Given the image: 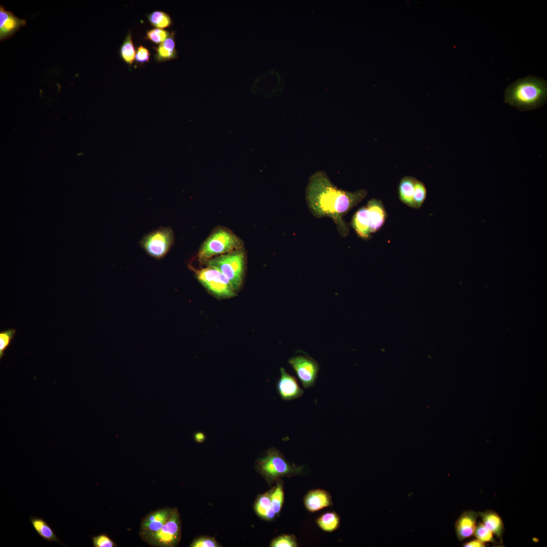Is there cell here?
Masks as SVG:
<instances>
[{
    "mask_svg": "<svg viewBox=\"0 0 547 547\" xmlns=\"http://www.w3.org/2000/svg\"><path fill=\"white\" fill-rule=\"evenodd\" d=\"M367 195V191L364 189L351 192L338 188L322 171L312 174L305 190L306 201L312 215L318 218L331 219L343 237L349 231V225L343 217Z\"/></svg>",
    "mask_w": 547,
    "mask_h": 547,
    "instance_id": "obj_1",
    "label": "cell"
},
{
    "mask_svg": "<svg viewBox=\"0 0 547 547\" xmlns=\"http://www.w3.org/2000/svg\"><path fill=\"white\" fill-rule=\"evenodd\" d=\"M546 98V80L533 75L516 80L509 85L504 92V102L520 110L540 107Z\"/></svg>",
    "mask_w": 547,
    "mask_h": 547,
    "instance_id": "obj_2",
    "label": "cell"
},
{
    "mask_svg": "<svg viewBox=\"0 0 547 547\" xmlns=\"http://www.w3.org/2000/svg\"><path fill=\"white\" fill-rule=\"evenodd\" d=\"M387 218V213L380 200L373 198L366 206L359 209L353 215L350 225L362 239H369L378 231Z\"/></svg>",
    "mask_w": 547,
    "mask_h": 547,
    "instance_id": "obj_3",
    "label": "cell"
},
{
    "mask_svg": "<svg viewBox=\"0 0 547 547\" xmlns=\"http://www.w3.org/2000/svg\"><path fill=\"white\" fill-rule=\"evenodd\" d=\"M242 240L231 230L219 227L214 230L200 246L199 260L206 263L217 256L243 248Z\"/></svg>",
    "mask_w": 547,
    "mask_h": 547,
    "instance_id": "obj_4",
    "label": "cell"
},
{
    "mask_svg": "<svg viewBox=\"0 0 547 547\" xmlns=\"http://www.w3.org/2000/svg\"><path fill=\"white\" fill-rule=\"evenodd\" d=\"M245 259V253L242 248L212 258L206 263L220 271L236 291L243 282Z\"/></svg>",
    "mask_w": 547,
    "mask_h": 547,
    "instance_id": "obj_5",
    "label": "cell"
},
{
    "mask_svg": "<svg viewBox=\"0 0 547 547\" xmlns=\"http://www.w3.org/2000/svg\"><path fill=\"white\" fill-rule=\"evenodd\" d=\"M257 466L259 473L269 482L299 474L302 470L301 467L290 464L275 448L268 449L266 454L258 460Z\"/></svg>",
    "mask_w": 547,
    "mask_h": 547,
    "instance_id": "obj_6",
    "label": "cell"
},
{
    "mask_svg": "<svg viewBox=\"0 0 547 547\" xmlns=\"http://www.w3.org/2000/svg\"><path fill=\"white\" fill-rule=\"evenodd\" d=\"M174 243V234L170 227H160L145 234L139 242L141 248L149 256L164 258Z\"/></svg>",
    "mask_w": 547,
    "mask_h": 547,
    "instance_id": "obj_7",
    "label": "cell"
},
{
    "mask_svg": "<svg viewBox=\"0 0 547 547\" xmlns=\"http://www.w3.org/2000/svg\"><path fill=\"white\" fill-rule=\"evenodd\" d=\"M181 521L178 509L174 508L172 515L163 526L155 533L141 539L148 544L156 547L177 546L180 540Z\"/></svg>",
    "mask_w": 547,
    "mask_h": 547,
    "instance_id": "obj_8",
    "label": "cell"
},
{
    "mask_svg": "<svg viewBox=\"0 0 547 547\" xmlns=\"http://www.w3.org/2000/svg\"><path fill=\"white\" fill-rule=\"evenodd\" d=\"M196 275L201 284L215 296L224 298L236 295L228 280L215 267L207 265L198 270Z\"/></svg>",
    "mask_w": 547,
    "mask_h": 547,
    "instance_id": "obj_9",
    "label": "cell"
},
{
    "mask_svg": "<svg viewBox=\"0 0 547 547\" xmlns=\"http://www.w3.org/2000/svg\"><path fill=\"white\" fill-rule=\"evenodd\" d=\"M288 363L303 387L307 388L315 385L319 371V365L316 360L310 357L300 355L289 359Z\"/></svg>",
    "mask_w": 547,
    "mask_h": 547,
    "instance_id": "obj_10",
    "label": "cell"
},
{
    "mask_svg": "<svg viewBox=\"0 0 547 547\" xmlns=\"http://www.w3.org/2000/svg\"><path fill=\"white\" fill-rule=\"evenodd\" d=\"M174 508L159 509L149 512L142 519L139 532L141 538L160 529L171 517Z\"/></svg>",
    "mask_w": 547,
    "mask_h": 547,
    "instance_id": "obj_11",
    "label": "cell"
},
{
    "mask_svg": "<svg viewBox=\"0 0 547 547\" xmlns=\"http://www.w3.org/2000/svg\"><path fill=\"white\" fill-rule=\"evenodd\" d=\"M280 373L277 388L281 398L285 401H290L300 397L304 391L299 386L295 377L287 373L283 367L280 368Z\"/></svg>",
    "mask_w": 547,
    "mask_h": 547,
    "instance_id": "obj_12",
    "label": "cell"
},
{
    "mask_svg": "<svg viewBox=\"0 0 547 547\" xmlns=\"http://www.w3.org/2000/svg\"><path fill=\"white\" fill-rule=\"evenodd\" d=\"M25 19L17 17L0 5V41L11 37L22 26H25Z\"/></svg>",
    "mask_w": 547,
    "mask_h": 547,
    "instance_id": "obj_13",
    "label": "cell"
},
{
    "mask_svg": "<svg viewBox=\"0 0 547 547\" xmlns=\"http://www.w3.org/2000/svg\"><path fill=\"white\" fill-rule=\"evenodd\" d=\"M478 512L472 510L464 511L456 520L455 530L458 540L462 541L471 537L474 533Z\"/></svg>",
    "mask_w": 547,
    "mask_h": 547,
    "instance_id": "obj_14",
    "label": "cell"
},
{
    "mask_svg": "<svg viewBox=\"0 0 547 547\" xmlns=\"http://www.w3.org/2000/svg\"><path fill=\"white\" fill-rule=\"evenodd\" d=\"M304 503L306 509L310 512L332 505V498L329 493L322 489L309 491L304 497Z\"/></svg>",
    "mask_w": 547,
    "mask_h": 547,
    "instance_id": "obj_15",
    "label": "cell"
},
{
    "mask_svg": "<svg viewBox=\"0 0 547 547\" xmlns=\"http://www.w3.org/2000/svg\"><path fill=\"white\" fill-rule=\"evenodd\" d=\"M478 513L482 523L498 538L499 542L504 546L502 536L505 529L500 516L497 512L492 510H487L484 512H478Z\"/></svg>",
    "mask_w": 547,
    "mask_h": 547,
    "instance_id": "obj_16",
    "label": "cell"
},
{
    "mask_svg": "<svg viewBox=\"0 0 547 547\" xmlns=\"http://www.w3.org/2000/svg\"><path fill=\"white\" fill-rule=\"evenodd\" d=\"M177 57L175 48V42L174 33L170 36L156 49V53L154 58L158 62H163L175 59Z\"/></svg>",
    "mask_w": 547,
    "mask_h": 547,
    "instance_id": "obj_17",
    "label": "cell"
},
{
    "mask_svg": "<svg viewBox=\"0 0 547 547\" xmlns=\"http://www.w3.org/2000/svg\"><path fill=\"white\" fill-rule=\"evenodd\" d=\"M417 179L412 176L402 178L398 186V194L400 201L407 206L413 208V197Z\"/></svg>",
    "mask_w": 547,
    "mask_h": 547,
    "instance_id": "obj_18",
    "label": "cell"
},
{
    "mask_svg": "<svg viewBox=\"0 0 547 547\" xmlns=\"http://www.w3.org/2000/svg\"><path fill=\"white\" fill-rule=\"evenodd\" d=\"M29 520L35 532L43 539L63 545L50 526L42 518L31 516Z\"/></svg>",
    "mask_w": 547,
    "mask_h": 547,
    "instance_id": "obj_19",
    "label": "cell"
},
{
    "mask_svg": "<svg viewBox=\"0 0 547 547\" xmlns=\"http://www.w3.org/2000/svg\"><path fill=\"white\" fill-rule=\"evenodd\" d=\"M254 510L263 520L271 521L275 519L276 514L272 506L269 492L258 496L254 504Z\"/></svg>",
    "mask_w": 547,
    "mask_h": 547,
    "instance_id": "obj_20",
    "label": "cell"
},
{
    "mask_svg": "<svg viewBox=\"0 0 547 547\" xmlns=\"http://www.w3.org/2000/svg\"><path fill=\"white\" fill-rule=\"evenodd\" d=\"M136 51L133 43L132 34L129 31L120 48V58L129 66H131L135 61Z\"/></svg>",
    "mask_w": 547,
    "mask_h": 547,
    "instance_id": "obj_21",
    "label": "cell"
},
{
    "mask_svg": "<svg viewBox=\"0 0 547 547\" xmlns=\"http://www.w3.org/2000/svg\"><path fill=\"white\" fill-rule=\"evenodd\" d=\"M317 523L323 530L331 532L339 527L340 517L335 512H327L318 518Z\"/></svg>",
    "mask_w": 547,
    "mask_h": 547,
    "instance_id": "obj_22",
    "label": "cell"
},
{
    "mask_svg": "<svg viewBox=\"0 0 547 547\" xmlns=\"http://www.w3.org/2000/svg\"><path fill=\"white\" fill-rule=\"evenodd\" d=\"M146 16L150 24L157 28L164 29L172 24L170 15L162 11H154L147 14Z\"/></svg>",
    "mask_w": 547,
    "mask_h": 547,
    "instance_id": "obj_23",
    "label": "cell"
},
{
    "mask_svg": "<svg viewBox=\"0 0 547 547\" xmlns=\"http://www.w3.org/2000/svg\"><path fill=\"white\" fill-rule=\"evenodd\" d=\"M269 493L272 508L276 514L278 515L281 510L284 499L282 483L278 482Z\"/></svg>",
    "mask_w": 547,
    "mask_h": 547,
    "instance_id": "obj_24",
    "label": "cell"
},
{
    "mask_svg": "<svg viewBox=\"0 0 547 547\" xmlns=\"http://www.w3.org/2000/svg\"><path fill=\"white\" fill-rule=\"evenodd\" d=\"M474 534L477 538L484 543L491 542L495 546H502L495 539L493 534L482 523L479 522L476 525Z\"/></svg>",
    "mask_w": 547,
    "mask_h": 547,
    "instance_id": "obj_25",
    "label": "cell"
},
{
    "mask_svg": "<svg viewBox=\"0 0 547 547\" xmlns=\"http://www.w3.org/2000/svg\"><path fill=\"white\" fill-rule=\"evenodd\" d=\"M426 192L424 184L417 179L413 197L414 208L419 209L422 206L426 199Z\"/></svg>",
    "mask_w": 547,
    "mask_h": 547,
    "instance_id": "obj_26",
    "label": "cell"
},
{
    "mask_svg": "<svg viewBox=\"0 0 547 547\" xmlns=\"http://www.w3.org/2000/svg\"><path fill=\"white\" fill-rule=\"evenodd\" d=\"M171 34L164 29L152 28L146 31L145 38L155 44H161Z\"/></svg>",
    "mask_w": 547,
    "mask_h": 547,
    "instance_id": "obj_27",
    "label": "cell"
},
{
    "mask_svg": "<svg viewBox=\"0 0 547 547\" xmlns=\"http://www.w3.org/2000/svg\"><path fill=\"white\" fill-rule=\"evenodd\" d=\"M270 546L271 547H296L297 546V542L294 535L283 534L273 539Z\"/></svg>",
    "mask_w": 547,
    "mask_h": 547,
    "instance_id": "obj_28",
    "label": "cell"
},
{
    "mask_svg": "<svg viewBox=\"0 0 547 547\" xmlns=\"http://www.w3.org/2000/svg\"><path fill=\"white\" fill-rule=\"evenodd\" d=\"M16 333L15 329H9L0 332V359L4 356L5 351L10 345Z\"/></svg>",
    "mask_w": 547,
    "mask_h": 547,
    "instance_id": "obj_29",
    "label": "cell"
},
{
    "mask_svg": "<svg viewBox=\"0 0 547 547\" xmlns=\"http://www.w3.org/2000/svg\"><path fill=\"white\" fill-rule=\"evenodd\" d=\"M94 547H115L116 544L106 534L103 533L91 537Z\"/></svg>",
    "mask_w": 547,
    "mask_h": 547,
    "instance_id": "obj_30",
    "label": "cell"
},
{
    "mask_svg": "<svg viewBox=\"0 0 547 547\" xmlns=\"http://www.w3.org/2000/svg\"><path fill=\"white\" fill-rule=\"evenodd\" d=\"M190 547H218L220 546L213 537L206 536H200L194 539L190 543Z\"/></svg>",
    "mask_w": 547,
    "mask_h": 547,
    "instance_id": "obj_31",
    "label": "cell"
},
{
    "mask_svg": "<svg viewBox=\"0 0 547 547\" xmlns=\"http://www.w3.org/2000/svg\"><path fill=\"white\" fill-rule=\"evenodd\" d=\"M150 53L149 50L143 46L139 45L137 49L135 57L136 63L142 64L149 61Z\"/></svg>",
    "mask_w": 547,
    "mask_h": 547,
    "instance_id": "obj_32",
    "label": "cell"
},
{
    "mask_svg": "<svg viewBox=\"0 0 547 547\" xmlns=\"http://www.w3.org/2000/svg\"><path fill=\"white\" fill-rule=\"evenodd\" d=\"M486 543L476 538L464 542L462 546L464 547H484L486 546Z\"/></svg>",
    "mask_w": 547,
    "mask_h": 547,
    "instance_id": "obj_33",
    "label": "cell"
},
{
    "mask_svg": "<svg viewBox=\"0 0 547 547\" xmlns=\"http://www.w3.org/2000/svg\"><path fill=\"white\" fill-rule=\"evenodd\" d=\"M205 436L204 434L201 432L197 433L194 435V439L198 443H202L205 440Z\"/></svg>",
    "mask_w": 547,
    "mask_h": 547,
    "instance_id": "obj_34",
    "label": "cell"
}]
</instances>
